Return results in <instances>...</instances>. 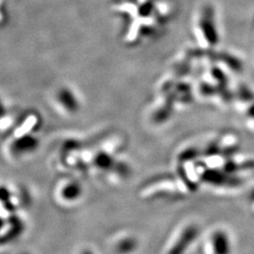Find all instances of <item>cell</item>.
<instances>
[{
  "label": "cell",
  "instance_id": "5b68a950",
  "mask_svg": "<svg viewBox=\"0 0 254 254\" xmlns=\"http://www.w3.org/2000/svg\"><path fill=\"white\" fill-rule=\"evenodd\" d=\"M80 254H93V251H91V250H87V249H86V250H84V251H82V252H81Z\"/></svg>",
  "mask_w": 254,
  "mask_h": 254
},
{
  "label": "cell",
  "instance_id": "3957f363",
  "mask_svg": "<svg viewBox=\"0 0 254 254\" xmlns=\"http://www.w3.org/2000/svg\"><path fill=\"white\" fill-rule=\"evenodd\" d=\"M138 246L137 240L132 236H127L120 239L116 245V252L119 254H128L136 250Z\"/></svg>",
  "mask_w": 254,
  "mask_h": 254
},
{
  "label": "cell",
  "instance_id": "277c9868",
  "mask_svg": "<svg viewBox=\"0 0 254 254\" xmlns=\"http://www.w3.org/2000/svg\"><path fill=\"white\" fill-rule=\"evenodd\" d=\"M80 195V185L76 183H68L61 189V196L66 201H75Z\"/></svg>",
  "mask_w": 254,
  "mask_h": 254
},
{
  "label": "cell",
  "instance_id": "7a4b0ae2",
  "mask_svg": "<svg viewBox=\"0 0 254 254\" xmlns=\"http://www.w3.org/2000/svg\"><path fill=\"white\" fill-rule=\"evenodd\" d=\"M210 247L213 254H231L230 236L224 231H216L210 237Z\"/></svg>",
  "mask_w": 254,
  "mask_h": 254
},
{
  "label": "cell",
  "instance_id": "6da1fadb",
  "mask_svg": "<svg viewBox=\"0 0 254 254\" xmlns=\"http://www.w3.org/2000/svg\"><path fill=\"white\" fill-rule=\"evenodd\" d=\"M199 229L195 225H188L180 232L177 239L168 250L167 254H185L198 237Z\"/></svg>",
  "mask_w": 254,
  "mask_h": 254
}]
</instances>
